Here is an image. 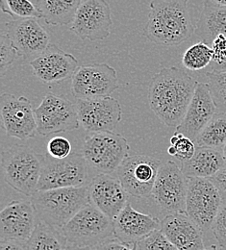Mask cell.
<instances>
[{"instance_id": "6da1fadb", "label": "cell", "mask_w": 226, "mask_h": 250, "mask_svg": "<svg viewBox=\"0 0 226 250\" xmlns=\"http://www.w3.org/2000/svg\"><path fill=\"white\" fill-rule=\"evenodd\" d=\"M197 81L176 66L162 67L151 79L148 104L162 124L177 128L193 99Z\"/></svg>"}, {"instance_id": "7a4b0ae2", "label": "cell", "mask_w": 226, "mask_h": 250, "mask_svg": "<svg viewBox=\"0 0 226 250\" xmlns=\"http://www.w3.org/2000/svg\"><path fill=\"white\" fill-rule=\"evenodd\" d=\"M144 36L155 44L175 46L195 33L189 0H151Z\"/></svg>"}, {"instance_id": "3957f363", "label": "cell", "mask_w": 226, "mask_h": 250, "mask_svg": "<svg viewBox=\"0 0 226 250\" xmlns=\"http://www.w3.org/2000/svg\"><path fill=\"white\" fill-rule=\"evenodd\" d=\"M31 202L38 220L62 229L91 200L85 185L38 190L31 196Z\"/></svg>"}, {"instance_id": "277c9868", "label": "cell", "mask_w": 226, "mask_h": 250, "mask_svg": "<svg viewBox=\"0 0 226 250\" xmlns=\"http://www.w3.org/2000/svg\"><path fill=\"white\" fill-rule=\"evenodd\" d=\"M45 159L28 146H14L1 154L5 182L19 192L32 196L38 191Z\"/></svg>"}, {"instance_id": "5b68a950", "label": "cell", "mask_w": 226, "mask_h": 250, "mask_svg": "<svg viewBox=\"0 0 226 250\" xmlns=\"http://www.w3.org/2000/svg\"><path fill=\"white\" fill-rule=\"evenodd\" d=\"M61 230L69 246L93 249L114 235V222L90 203Z\"/></svg>"}, {"instance_id": "8992f818", "label": "cell", "mask_w": 226, "mask_h": 250, "mask_svg": "<svg viewBox=\"0 0 226 250\" xmlns=\"http://www.w3.org/2000/svg\"><path fill=\"white\" fill-rule=\"evenodd\" d=\"M129 144L122 134L100 132L85 138L81 153L98 173L111 174L129 157Z\"/></svg>"}, {"instance_id": "52a82bcc", "label": "cell", "mask_w": 226, "mask_h": 250, "mask_svg": "<svg viewBox=\"0 0 226 250\" xmlns=\"http://www.w3.org/2000/svg\"><path fill=\"white\" fill-rule=\"evenodd\" d=\"M223 202V195L207 178H188L186 214L203 230L212 229Z\"/></svg>"}, {"instance_id": "ba28073f", "label": "cell", "mask_w": 226, "mask_h": 250, "mask_svg": "<svg viewBox=\"0 0 226 250\" xmlns=\"http://www.w3.org/2000/svg\"><path fill=\"white\" fill-rule=\"evenodd\" d=\"M188 178L173 161L162 164L151 196L168 214L186 213Z\"/></svg>"}, {"instance_id": "9c48e42d", "label": "cell", "mask_w": 226, "mask_h": 250, "mask_svg": "<svg viewBox=\"0 0 226 250\" xmlns=\"http://www.w3.org/2000/svg\"><path fill=\"white\" fill-rule=\"evenodd\" d=\"M117 70L106 62L79 65L71 78V89L77 99L110 96L119 89Z\"/></svg>"}, {"instance_id": "30bf717a", "label": "cell", "mask_w": 226, "mask_h": 250, "mask_svg": "<svg viewBox=\"0 0 226 250\" xmlns=\"http://www.w3.org/2000/svg\"><path fill=\"white\" fill-rule=\"evenodd\" d=\"M38 134L49 136L79 128L76 105L65 97L48 93L35 109Z\"/></svg>"}, {"instance_id": "8fae6325", "label": "cell", "mask_w": 226, "mask_h": 250, "mask_svg": "<svg viewBox=\"0 0 226 250\" xmlns=\"http://www.w3.org/2000/svg\"><path fill=\"white\" fill-rule=\"evenodd\" d=\"M89 167L81 152L71 153L61 160L45 161L38 190L85 186L88 184Z\"/></svg>"}, {"instance_id": "7c38bea8", "label": "cell", "mask_w": 226, "mask_h": 250, "mask_svg": "<svg viewBox=\"0 0 226 250\" xmlns=\"http://www.w3.org/2000/svg\"><path fill=\"white\" fill-rule=\"evenodd\" d=\"M161 166L154 157L133 155L123 162L116 173L128 194L144 198L151 196Z\"/></svg>"}, {"instance_id": "4fadbf2b", "label": "cell", "mask_w": 226, "mask_h": 250, "mask_svg": "<svg viewBox=\"0 0 226 250\" xmlns=\"http://www.w3.org/2000/svg\"><path fill=\"white\" fill-rule=\"evenodd\" d=\"M0 113L2 126L8 137L27 141L38 133L35 110H33L30 100L25 96L2 94Z\"/></svg>"}, {"instance_id": "5bb4252c", "label": "cell", "mask_w": 226, "mask_h": 250, "mask_svg": "<svg viewBox=\"0 0 226 250\" xmlns=\"http://www.w3.org/2000/svg\"><path fill=\"white\" fill-rule=\"evenodd\" d=\"M112 13L105 0H84L69 27L81 40L101 41L111 34Z\"/></svg>"}, {"instance_id": "9a60e30c", "label": "cell", "mask_w": 226, "mask_h": 250, "mask_svg": "<svg viewBox=\"0 0 226 250\" xmlns=\"http://www.w3.org/2000/svg\"><path fill=\"white\" fill-rule=\"evenodd\" d=\"M76 108L80 125L90 133L113 132L123 120L122 106L112 96L77 99Z\"/></svg>"}, {"instance_id": "2e32d148", "label": "cell", "mask_w": 226, "mask_h": 250, "mask_svg": "<svg viewBox=\"0 0 226 250\" xmlns=\"http://www.w3.org/2000/svg\"><path fill=\"white\" fill-rule=\"evenodd\" d=\"M39 19H20L5 23V31L16 47L19 58L29 62L40 56L50 44L49 35Z\"/></svg>"}, {"instance_id": "e0dca14e", "label": "cell", "mask_w": 226, "mask_h": 250, "mask_svg": "<svg viewBox=\"0 0 226 250\" xmlns=\"http://www.w3.org/2000/svg\"><path fill=\"white\" fill-rule=\"evenodd\" d=\"M38 218L32 202L14 200L0 213L1 242L26 243L32 236Z\"/></svg>"}, {"instance_id": "ac0fdd59", "label": "cell", "mask_w": 226, "mask_h": 250, "mask_svg": "<svg viewBox=\"0 0 226 250\" xmlns=\"http://www.w3.org/2000/svg\"><path fill=\"white\" fill-rule=\"evenodd\" d=\"M91 204L114 219L128 203V192L120 179L111 174L98 173L87 184Z\"/></svg>"}, {"instance_id": "d6986e66", "label": "cell", "mask_w": 226, "mask_h": 250, "mask_svg": "<svg viewBox=\"0 0 226 250\" xmlns=\"http://www.w3.org/2000/svg\"><path fill=\"white\" fill-rule=\"evenodd\" d=\"M29 63L34 75L44 84L60 83L72 78L79 66L78 60L72 54L53 43Z\"/></svg>"}, {"instance_id": "ffe728a7", "label": "cell", "mask_w": 226, "mask_h": 250, "mask_svg": "<svg viewBox=\"0 0 226 250\" xmlns=\"http://www.w3.org/2000/svg\"><path fill=\"white\" fill-rule=\"evenodd\" d=\"M217 114V107L213 100L208 83L198 82L188 110L176 128V133L195 142L199 134Z\"/></svg>"}, {"instance_id": "44dd1931", "label": "cell", "mask_w": 226, "mask_h": 250, "mask_svg": "<svg viewBox=\"0 0 226 250\" xmlns=\"http://www.w3.org/2000/svg\"><path fill=\"white\" fill-rule=\"evenodd\" d=\"M114 236L128 245L138 244L153 231L160 229L161 221L134 209L130 203L113 219Z\"/></svg>"}, {"instance_id": "7402d4cb", "label": "cell", "mask_w": 226, "mask_h": 250, "mask_svg": "<svg viewBox=\"0 0 226 250\" xmlns=\"http://www.w3.org/2000/svg\"><path fill=\"white\" fill-rule=\"evenodd\" d=\"M160 230L178 250L204 249L203 230L186 213L166 215L161 220Z\"/></svg>"}, {"instance_id": "603a6c76", "label": "cell", "mask_w": 226, "mask_h": 250, "mask_svg": "<svg viewBox=\"0 0 226 250\" xmlns=\"http://www.w3.org/2000/svg\"><path fill=\"white\" fill-rule=\"evenodd\" d=\"M181 164L187 178L210 179L226 166V161L222 148L196 147L193 158Z\"/></svg>"}, {"instance_id": "cb8c5ba5", "label": "cell", "mask_w": 226, "mask_h": 250, "mask_svg": "<svg viewBox=\"0 0 226 250\" xmlns=\"http://www.w3.org/2000/svg\"><path fill=\"white\" fill-rule=\"evenodd\" d=\"M195 34L208 44L220 35L226 36V7L214 3L212 0H206L196 23Z\"/></svg>"}, {"instance_id": "d4e9b609", "label": "cell", "mask_w": 226, "mask_h": 250, "mask_svg": "<svg viewBox=\"0 0 226 250\" xmlns=\"http://www.w3.org/2000/svg\"><path fill=\"white\" fill-rule=\"evenodd\" d=\"M82 0H37V8L46 24L62 26L71 24Z\"/></svg>"}, {"instance_id": "484cf974", "label": "cell", "mask_w": 226, "mask_h": 250, "mask_svg": "<svg viewBox=\"0 0 226 250\" xmlns=\"http://www.w3.org/2000/svg\"><path fill=\"white\" fill-rule=\"evenodd\" d=\"M24 246L26 250H66L68 244L61 229L38 220L32 236Z\"/></svg>"}, {"instance_id": "4316f807", "label": "cell", "mask_w": 226, "mask_h": 250, "mask_svg": "<svg viewBox=\"0 0 226 250\" xmlns=\"http://www.w3.org/2000/svg\"><path fill=\"white\" fill-rule=\"evenodd\" d=\"M196 147L223 148L226 144V115L217 113L194 142Z\"/></svg>"}, {"instance_id": "83f0119b", "label": "cell", "mask_w": 226, "mask_h": 250, "mask_svg": "<svg viewBox=\"0 0 226 250\" xmlns=\"http://www.w3.org/2000/svg\"><path fill=\"white\" fill-rule=\"evenodd\" d=\"M213 56L212 46L204 42H198L184 52L182 64L188 70L199 71L210 66Z\"/></svg>"}, {"instance_id": "f1b7e54d", "label": "cell", "mask_w": 226, "mask_h": 250, "mask_svg": "<svg viewBox=\"0 0 226 250\" xmlns=\"http://www.w3.org/2000/svg\"><path fill=\"white\" fill-rule=\"evenodd\" d=\"M0 8L4 14L15 20L42 19L37 6L29 0H0Z\"/></svg>"}, {"instance_id": "f546056e", "label": "cell", "mask_w": 226, "mask_h": 250, "mask_svg": "<svg viewBox=\"0 0 226 250\" xmlns=\"http://www.w3.org/2000/svg\"><path fill=\"white\" fill-rule=\"evenodd\" d=\"M217 113L226 115V72H206Z\"/></svg>"}, {"instance_id": "4dcf8cb0", "label": "cell", "mask_w": 226, "mask_h": 250, "mask_svg": "<svg viewBox=\"0 0 226 250\" xmlns=\"http://www.w3.org/2000/svg\"><path fill=\"white\" fill-rule=\"evenodd\" d=\"M169 142L176 149L175 158H177L181 163L187 162L194 156L196 146L194 141L185 137L183 134L175 132Z\"/></svg>"}, {"instance_id": "1f68e13d", "label": "cell", "mask_w": 226, "mask_h": 250, "mask_svg": "<svg viewBox=\"0 0 226 250\" xmlns=\"http://www.w3.org/2000/svg\"><path fill=\"white\" fill-rule=\"evenodd\" d=\"M214 56L207 72H226V36H218L211 44Z\"/></svg>"}, {"instance_id": "d6a6232c", "label": "cell", "mask_w": 226, "mask_h": 250, "mask_svg": "<svg viewBox=\"0 0 226 250\" xmlns=\"http://www.w3.org/2000/svg\"><path fill=\"white\" fill-rule=\"evenodd\" d=\"M138 250H178L161 232L153 231L146 238L138 243Z\"/></svg>"}, {"instance_id": "836d02e7", "label": "cell", "mask_w": 226, "mask_h": 250, "mask_svg": "<svg viewBox=\"0 0 226 250\" xmlns=\"http://www.w3.org/2000/svg\"><path fill=\"white\" fill-rule=\"evenodd\" d=\"M19 57L18 51L6 34L0 36V73L3 76L10 68L15 59Z\"/></svg>"}, {"instance_id": "e575fe53", "label": "cell", "mask_w": 226, "mask_h": 250, "mask_svg": "<svg viewBox=\"0 0 226 250\" xmlns=\"http://www.w3.org/2000/svg\"><path fill=\"white\" fill-rule=\"evenodd\" d=\"M219 247H226V196H223L222 206L211 229Z\"/></svg>"}, {"instance_id": "d590c367", "label": "cell", "mask_w": 226, "mask_h": 250, "mask_svg": "<svg viewBox=\"0 0 226 250\" xmlns=\"http://www.w3.org/2000/svg\"><path fill=\"white\" fill-rule=\"evenodd\" d=\"M47 152L53 159H65L71 154L70 142L62 136L53 137L47 143Z\"/></svg>"}, {"instance_id": "8d00e7d4", "label": "cell", "mask_w": 226, "mask_h": 250, "mask_svg": "<svg viewBox=\"0 0 226 250\" xmlns=\"http://www.w3.org/2000/svg\"><path fill=\"white\" fill-rule=\"evenodd\" d=\"M94 250H138V244L128 245L117 238H110L93 248Z\"/></svg>"}, {"instance_id": "74e56055", "label": "cell", "mask_w": 226, "mask_h": 250, "mask_svg": "<svg viewBox=\"0 0 226 250\" xmlns=\"http://www.w3.org/2000/svg\"><path fill=\"white\" fill-rule=\"evenodd\" d=\"M210 180L214 183V185L219 188L223 196H226V165Z\"/></svg>"}, {"instance_id": "f35d334b", "label": "cell", "mask_w": 226, "mask_h": 250, "mask_svg": "<svg viewBox=\"0 0 226 250\" xmlns=\"http://www.w3.org/2000/svg\"><path fill=\"white\" fill-rule=\"evenodd\" d=\"M0 250H26L23 243L20 242H1Z\"/></svg>"}, {"instance_id": "ab89813d", "label": "cell", "mask_w": 226, "mask_h": 250, "mask_svg": "<svg viewBox=\"0 0 226 250\" xmlns=\"http://www.w3.org/2000/svg\"><path fill=\"white\" fill-rule=\"evenodd\" d=\"M66 250H94L92 248H78V247H73V246H67Z\"/></svg>"}, {"instance_id": "60d3db41", "label": "cell", "mask_w": 226, "mask_h": 250, "mask_svg": "<svg viewBox=\"0 0 226 250\" xmlns=\"http://www.w3.org/2000/svg\"><path fill=\"white\" fill-rule=\"evenodd\" d=\"M167 153L169 154V156L175 157L176 155V149L173 146H170L168 148H167Z\"/></svg>"}, {"instance_id": "b9f144b4", "label": "cell", "mask_w": 226, "mask_h": 250, "mask_svg": "<svg viewBox=\"0 0 226 250\" xmlns=\"http://www.w3.org/2000/svg\"><path fill=\"white\" fill-rule=\"evenodd\" d=\"M214 3L221 5V6H226V0H212Z\"/></svg>"}, {"instance_id": "7bdbcfd3", "label": "cell", "mask_w": 226, "mask_h": 250, "mask_svg": "<svg viewBox=\"0 0 226 250\" xmlns=\"http://www.w3.org/2000/svg\"><path fill=\"white\" fill-rule=\"evenodd\" d=\"M222 150H223V154H224V157H225V159H226V144L223 146Z\"/></svg>"}, {"instance_id": "ee69618b", "label": "cell", "mask_w": 226, "mask_h": 250, "mask_svg": "<svg viewBox=\"0 0 226 250\" xmlns=\"http://www.w3.org/2000/svg\"><path fill=\"white\" fill-rule=\"evenodd\" d=\"M217 250V246L214 245V246L211 247V249H203V250Z\"/></svg>"}, {"instance_id": "f6af8a7d", "label": "cell", "mask_w": 226, "mask_h": 250, "mask_svg": "<svg viewBox=\"0 0 226 250\" xmlns=\"http://www.w3.org/2000/svg\"><path fill=\"white\" fill-rule=\"evenodd\" d=\"M217 250H226V247H218L217 246Z\"/></svg>"}]
</instances>
